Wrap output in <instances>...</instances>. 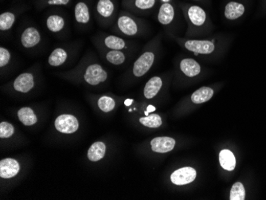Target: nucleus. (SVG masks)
<instances>
[{"instance_id": "obj_27", "label": "nucleus", "mask_w": 266, "mask_h": 200, "mask_svg": "<svg viewBox=\"0 0 266 200\" xmlns=\"http://www.w3.org/2000/svg\"><path fill=\"white\" fill-rule=\"evenodd\" d=\"M104 58L109 63L114 65H122L126 61V55L122 51L108 50L104 54Z\"/></svg>"}, {"instance_id": "obj_13", "label": "nucleus", "mask_w": 266, "mask_h": 200, "mask_svg": "<svg viewBox=\"0 0 266 200\" xmlns=\"http://www.w3.org/2000/svg\"><path fill=\"white\" fill-rule=\"evenodd\" d=\"M151 150L157 153H167L172 151L175 146V141L171 137H156L151 141Z\"/></svg>"}, {"instance_id": "obj_16", "label": "nucleus", "mask_w": 266, "mask_h": 200, "mask_svg": "<svg viewBox=\"0 0 266 200\" xmlns=\"http://www.w3.org/2000/svg\"><path fill=\"white\" fill-rule=\"evenodd\" d=\"M74 18L76 22L81 25H86L90 22L91 13L90 6L84 1H79L74 7Z\"/></svg>"}, {"instance_id": "obj_11", "label": "nucleus", "mask_w": 266, "mask_h": 200, "mask_svg": "<svg viewBox=\"0 0 266 200\" xmlns=\"http://www.w3.org/2000/svg\"><path fill=\"white\" fill-rule=\"evenodd\" d=\"M41 40V34L36 27H27L20 37V42L26 49H31L37 47Z\"/></svg>"}, {"instance_id": "obj_29", "label": "nucleus", "mask_w": 266, "mask_h": 200, "mask_svg": "<svg viewBox=\"0 0 266 200\" xmlns=\"http://www.w3.org/2000/svg\"><path fill=\"white\" fill-rule=\"evenodd\" d=\"M97 105L104 113H109L115 108V100L108 96H101L97 101Z\"/></svg>"}, {"instance_id": "obj_32", "label": "nucleus", "mask_w": 266, "mask_h": 200, "mask_svg": "<svg viewBox=\"0 0 266 200\" xmlns=\"http://www.w3.org/2000/svg\"><path fill=\"white\" fill-rule=\"evenodd\" d=\"M71 0H38L37 6L38 8H45L49 6H66Z\"/></svg>"}, {"instance_id": "obj_6", "label": "nucleus", "mask_w": 266, "mask_h": 200, "mask_svg": "<svg viewBox=\"0 0 266 200\" xmlns=\"http://www.w3.org/2000/svg\"><path fill=\"white\" fill-rule=\"evenodd\" d=\"M156 54L152 51H145L133 64L132 74L136 78H141L151 70L155 62Z\"/></svg>"}, {"instance_id": "obj_2", "label": "nucleus", "mask_w": 266, "mask_h": 200, "mask_svg": "<svg viewBox=\"0 0 266 200\" xmlns=\"http://www.w3.org/2000/svg\"><path fill=\"white\" fill-rule=\"evenodd\" d=\"M183 14L191 30L203 28L210 23L208 13L198 4L181 3L180 4Z\"/></svg>"}, {"instance_id": "obj_30", "label": "nucleus", "mask_w": 266, "mask_h": 200, "mask_svg": "<svg viewBox=\"0 0 266 200\" xmlns=\"http://www.w3.org/2000/svg\"><path fill=\"white\" fill-rule=\"evenodd\" d=\"M246 197V191L244 186L240 182L235 183L230 191V200H244Z\"/></svg>"}, {"instance_id": "obj_14", "label": "nucleus", "mask_w": 266, "mask_h": 200, "mask_svg": "<svg viewBox=\"0 0 266 200\" xmlns=\"http://www.w3.org/2000/svg\"><path fill=\"white\" fill-rule=\"evenodd\" d=\"M180 69L187 78H195L201 74L202 71L201 65L193 58H184L181 60Z\"/></svg>"}, {"instance_id": "obj_5", "label": "nucleus", "mask_w": 266, "mask_h": 200, "mask_svg": "<svg viewBox=\"0 0 266 200\" xmlns=\"http://www.w3.org/2000/svg\"><path fill=\"white\" fill-rule=\"evenodd\" d=\"M181 44L186 50L192 52L194 55H210L216 50L214 40H181Z\"/></svg>"}, {"instance_id": "obj_26", "label": "nucleus", "mask_w": 266, "mask_h": 200, "mask_svg": "<svg viewBox=\"0 0 266 200\" xmlns=\"http://www.w3.org/2000/svg\"><path fill=\"white\" fill-rule=\"evenodd\" d=\"M16 21V15L12 11H5L0 15V31H8Z\"/></svg>"}, {"instance_id": "obj_10", "label": "nucleus", "mask_w": 266, "mask_h": 200, "mask_svg": "<svg viewBox=\"0 0 266 200\" xmlns=\"http://www.w3.org/2000/svg\"><path fill=\"white\" fill-rule=\"evenodd\" d=\"M196 175L197 173L194 168L185 167L174 171L171 175V181L175 185H186L192 183L195 180Z\"/></svg>"}, {"instance_id": "obj_31", "label": "nucleus", "mask_w": 266, "mask_h": 200, "mask_svg": "<svg viewBox=\"0 0 266 200\" xmlns=\"http://www.w3.org/2000/svg\"><path fill=\"white\" fill-rule=\"evenodd\" d=\"M15 134V128L11 123L2 121L0 123V138L8 139Z\"/></svg>"}, {"instance_id": "obj_22", "label": "nucleus", "mask_w": 266, "mask_h": 200, "mask_svg": "<svg viewBox=\"0 0 266 200\" xmlns=\"http://www.w3.org/2000/svg\"><path fill=\"white\" fill-rule=\"evenodd\" d=\"M103 44L106 49L114 50V51H123L128 48L124 39L116 35H108L104 37Z\"/></svg>"}, {"instance_id": "obj_17", "label": "nucleus", "mask_w": 266, "mask_h": 200, "mask_svg": "<svg viewBox=\"0 0 266 200\" xmlns=\"http://www.w3.org/2000/svg\"><path fill=\"white\" fill-rule=\"evenodd\" d=\"M246 8L241 3L230 1L224 8V16L228 20H236L244 15Z\"/></svg>"}, {"instance_id": "obj_19", "label": "nucleus", "mask_w": 266, "mask_h": 200, "mask_svg": "<svg viewBox=\"0 0 266 200\" xmlns=\"http://www.w3.org/2000/svg\"><path fill=\"white\" fill-rule=\"evenodd\" d=\"M106 153V144L102 141H97L90 146L87 157L91 162H97L104 158Z\"/></svg>"}, {"instance_id": "obj_20", "label": "nucleus", "mask_w": 266, "mask_h": 200, "mask_svg": "<svg viewBox=\"0 0 266 200\" xmlns=\"http://www.w3.org/2000/svg\"><path fill=\"white\" fill-rule=\"evenodd\" d=\"M18 120L25 126H32L38 122V117L34 114V110L30 107L20 108L17 113Z\"/></svg>"}, {"instance_id": "obj_4", "label": "nucleus", "mask_w": 266, "mask_h": 200, "mask_svg": "<svg viewBox=\"0 0 266 200\" xmlns=\"http://www.w3.org/2000/svg\"><path fill=\"white\" fill-rule=\"evenodd\" d=\"M95 12L101 24L108 25L117 16V6L115 0H97Z\"/></svg>"}, {"instance_id": "obj_28", "label": "nucleus", "mask_w": 266, "mask_h": 200, "mask_svg": "<svg viewBox=\"0 0 266 200\" xmlns=\"http://www.w3.org/2000/svg\"><path fill=\"white\" fill-rule=\"evenodd\" d=\"M140 123L144 126L151 128H160L162 125V118L158 114H151L148 117L140 118Z\"/></svg>"}, {"instance_id": "obj_3", "label": "nucleus", "mask_w": 266, "mask_h": 200, "mask_svg": "<svg viewBox=\"0 0 266 200\" xmlns=\"http://www.w3.org/2000/svg\"><path fill=\"white\" fill-rule=\"evenodd\" d=\"M116 27L119 32L126 36H135L140 32V19L128 11H121L116 19Z\"/></svg>"}, {"instance_id": "obj_33", "label": "nucleus", "mask_w": 266, "mask_h": 200, "mask_svg": "<svg viewBox=\"0 0 266 200\" xmlns=\"http://www.w3.org/2000/svg\"><path fill=\"white\" fill-rule=\"evenodd\" d=\"M11 59V52L5 47H0V67L4 68L10 63Z\"/></svg>"}, {"instance_id": "obj_9", "label": "nucleus", "mask_w": 266, "mask_h": 200, "mask_svg": "<svg viewBox=\"0 0 266 200\" xmlns=\"http://www.w3.org/2000/svg\"><path fill=\"white\" fill-rule=\"evenodd\" d=\"M157 0H123L121 6L127 11L135 13H146L157 5Z\"/></svg>"}, {"instance_id": "obj_21", "label": "nucleus", "mask_w": 266, "mask_h": 200, "mask_svg": "<svg viewBox=\"0 0 266 200\" xmlns=\"http://www.w3.org/2000/svg\"><path fill=\"white\" fill-rule=\"evenodd\" d=\"M68 59V53L65 49L58 47L56 48L48 57V64L52 67L62 65Z\"/></svg>"}, {"instance_id": "obj_25", "label": "nucleus", "mask_w": 266, "mask_h": 200, "mask_svg": "<svg viewBox=\"0 0 266 200\" xmlns=\"http://www.w3.org/2000/svg\"><path fill=\"white\" fill-rule=\"evenodd\" d=\"M220 165L223 169L227 171H233L236 166V159L232 151L228 149H224L220 151Z\"/></svg>"}, {"instance_id": "obj_15", "label": "nucleus", "mask_w": 266, "mask_h": 200, "mask_svg": "<svg viewBox=\"0 0 266 200\" xmlns=\"http://www.w3.org/2000/svg\"><path fill=\"white\" fill-rule=\"evenodd\" d=\"M175 16V8L171 3L161 4L158 11L159 23L164 26L170 25Z\"/></svg>"}, {"instance_id": "obj_23", "label": "nucleus", "mask_w": 266, "mask_h": 200, "mask_svg": "<svg viewBox=\"0 0 266 200\" xmlns=\"http://www.w3.org/2000/svg\"><path fill=\"white\" fill-rule=\"evenodd\" d=\"M214 91L210 87L203 86L194 91L191 95V101L194 104H202L211 100L214 96Z\"/></svg>"}, {"instance_id": "obj_35", "label": "nucleus", "mask_w": 266, "mask_h": 200, "mask_svg": "<svg viewBox=\"0 0 266 200\" xmlns=\"http://www.w3.org/2000/svg\"><path fill=\"white\" fill-rule=\"evenodd\" d=\"M131 103H132V100H126L125 101V105H128V106H129Z\"/></svg>"}, {"instance_id": "obj_18", "label": "nucleus", "mask_w": 266, "mask_h": 200, "mask_svg": "<svg viewBox=\"0 0 266 200\" xmlns=\"http://www.w3.org/2000/svg\"><path fill=\"white\" fill-rule=\"evenodd\" d=\"M164 81L159 76L153 77L145 84L144 88V95L147 99H152L159 94L162 88Z\"/></svg>"}, {"instance_id": "obj_37", "label": "nucleus", "mask_w": 266, "mask_h": 200, "mask_svg": "<svg viewBox=\"0 0 266 200\" xmlns=\"http://www.w3.org/2000/svg\"><path fill=\"white\" fill-rule=\"evenodd\" d=\"M191 1H194V2L197 3H204L205 2L206 0H191Z\"/></svg>"}, {"instance_id": "obj_8", "label": "nucleus", "mask_w": 266, "mask_h": 200, "mask_svg": "<svg viewBox=\"0 0 266 200\" xmlns=\"http://www.w3.org/2000/svg\"><path fill=\"white\" fill-rule=\"evenodd\" d=\"M35 86V77L31 72H24L14 80L12 87L16 92L27 94Z\"/></svg>"}, {"instance_id": "obj_36", "label": "nucleus", "mask_w": 266, "mask_h": 200, "mask_svg": "<svg viewBox=\"0 0 266 200\" xmlns=\"http://www.w3.org/2000/svg\"><path fill=\"white\" fill-rule=\"evenodd\" d=\"M160 1L162 4H164V3H171V0H160Z\"/></svg>"}, {"instance_id": "obj_1", "label": "nucleus", "mask_w": 266, "mask_h": 200, "mask_svg": "<svg viewBox=\"0 0 266 200\" xmlns=\"http://www.w3.org/2000/svg\"><path fill=\"white\" fill-rule=\"evenodd\" d=\"M68 78L83 81L91 86H97L108 80V74L101 64L93 62L71 71Z\"/></svg>"}, {"instance_id": "obj_34", "label": "nucleus", "mask_w": 266, "mask_h": 200, "mask_svg": "<svg viewBox=\"0 0 266 200\" xmlns=\"http://www.w3.org/2000/svg\"><path fill=\"white\" fill-rule=\"evenodd\" d=\"M147 111L145 112V115L148 116V113L150 112H154L156 110V108L154 106H152V105H148V108H147Z\"/></svg>"}, {"instance_id": "obj_7", "label": "nucleus", "mask_w": 266, "mask_h": 200, "mask_svg": "<svg viewBox=\"0 0 266 200\" xmlns=\"http://www.w3.org/2000/svg\"><path fill=\"white\" fill-rule=\"evenodd\" d=\"M54 127L58 132L63 134H72L78 131L79 122L75 116L62 114L58 116L54 121Z\"/></svg>"}, {"instance_id": "obj_12", "label": "nucleus", "mask_w": 266, "mask_h": 200, "mask_svg": "<svg viewBox=\"0 0 266 200\" xmlns=\"http://www.w3.org/2000/svg\"><path fill=\"white\" fill-rule=\"evenodd\" d=\"M20 171V164L18 161L12 158L3 159L0 161V177L2 179L14 178Z\"/></svg>"}, {"instance_id": "obj_24", "label": "nucleus", "mask_w": 266, "mask_h": 200, "mask_svg": "<svg viewBox=\"0 0 266 200\" xmlns=\"http://www.w3.org/2000/svg\"><path fill=\"white\" fill-rule=\"evenodd\" d=\"M47 29L51 32L58 33L64 29L65 26V18L61 15L53 14L49 15L46 21Z\"/></svg>"}]
</instances>
